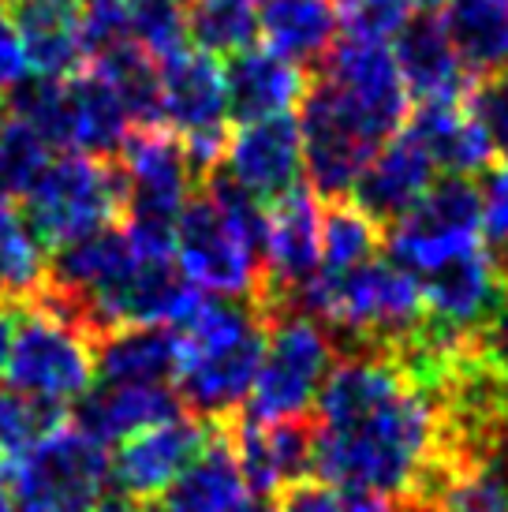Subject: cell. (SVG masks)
Here are the masks:
<instances>
[{
	"instance_id": "7c38bea8",
	"label": "cell",
	"mask_w": 508,
	"mask_h": 512,
	"mask_svg": "<svg viewBox=\"0 0 508 512\" xmlns=\"http://www.w3.org/2000/svg\"><path fill=\"white\" fill-rule=\"evenodd\" d=\"M419 285H423L426 322L452 337H479L508 311L505 270L486 240L419 277Z\"/></svg>"
},
{
	"instance_id": "4fadbf2b",
	"label": "cell",
	"mask_w": 508,
	"mask_h": 512,
	"mask_svg": "<svg viewBox=\"0 0 508 512\" xmlns=\"http://www.w3.org/2000/svg\"><path fill=\"white\" fill-rule=\"evenodd\" d=\"M210 438L213 427L195 419L191 412L176 415L169 423L139 430L127 441H120V449H116L113 483L124 490L127 498H135L139 505H150L180 479V471L206 449Z\"/></svg>"
},
{
	"instance_id": "ba28073f",
	"label": "cell",
	"mask_w": 508,
	"mask_h": 512,
	"mask_svg": "<svg viewBox=\"0 0 508 512\" xmlns=\"http://www.w3.org/2000/svg\"><path fill=\"white\" fill-rule=\"evenodd\" d=\"M94 374H98L94 344L86 341L83 333H75L71 326L34 311V307H19L12 356H8L12 389L68 412L94 385Z\"/></svg>"
},
{
	"instance_id": "b9f144b4",
	"label": "cell",
	"mask_w": 508,
	"mask_h": 512,
	"mask_svg": "<svg viewBox=\"0 0 508 512\" xmlns=\"http://www.w3.org/2000/svg\"><path fill=\"white\" fill-rule=\"evenodd\" d=\"M236 512H277V505H273L269 498H251L243 509H236Z\"/></svg>"
},
{
	"instance_id": "d4e9b609",
	"label": "cell",
	"mask_w": 508,
	"mask_h": 512,
	"mask_svg": "<svg viewBox=\"0 0 508 512\" xmlns=\"http://www.w3.org/2000/svg\"><path fill=\"white\" fill-rule=\"evenodd\" d=\"M408 128L423 139L434 165L445 176H471L494 169V146L486 131L475 124V116L464 109V101H426L415 105L408 116Z\"/></svg>"
},
{
	"instance_id": "7402d4cb",
	"label": "cell",
	"mask_w": 508,
	"mask_h": 512,
	"mask_svg": "<svg viewBox=\"0 0 508 512\" xmlns=\"http://www.w3.org/2000/svg\"><path fill=\"white\" fill-rule=\"evenodd\" d=\"M251 486L243 479L240 456L232 449L228 423L213 427L206 449L180 471V479L161 494L165 512H236L247 505Z\"/></svg>"
},
{
	"instance_id": "d6a6232c",
	"label": "cell",
	"mask_w": 508,
	"mask_h": 512,
	"mask_svg": "<svg viewBox=\"0 0 508 512\" xmlns=\"http://www.w3.org/2000/svg\"><path fill=\"white\" fill-rule=\"evenodd\" d=\"M464 109L486 131L494 154L508 161V64L486 68V72L471 79L464 94Z\"/></svg>"
},
{
	"instance_id": "cb8c5ba5",
	"label": "cell",
	"mask_w": 508,
	"mask_h": 512,
	"mask_svg": "<svg viewBox=\"0 0 508 512\" xmlns=\"http://www.w3.org/2000/svg\"><path fill=\"white\" fill-rule=\"evenodd\" d=\"M258 34L269 53L314 72L337 45V0H258Z\"/></svg>"
},
{
	"instance_id": "8d00e7d4",
	"label": "cell",
	"mask_w": 508,
	"mask_h": 512,
	"mask_svg": "<svg viewBox=\"0 0 508 512\" xmlns=\"http://www.w3.org/2000/svg\"><path fill=\"white\" fill-rule=\"evenodd\" d=\"M482 240L494 251L508 247V161L494 165L482 184Z\"/></svg>"
},
{
	"instance_id": "8992f818",
	"label": "cell",
	"mask_w": 508,
	"mask_h": 512,
	"mask_svg": "<svg viewBox=\"0 0 508 512\" xmlns=\"http://www.w3.org/2000/svg\"><path fill=\"white\" fill-rule=\"evenodd\" d=\"M482 243V187L471 176H441L389 232L385 255L415 277Z\"/></svg>"
},
{
	"instance_id": "1f68e13d",
	"label": "cell",
	"mask_w": 508,
	"mask_h": 512,
	"mask_svg": "<svg viewBox=\"0 0 508 512\" xmlns=\"http://www.w3.org/2000/svg\"><path fill=\"white\" fill-rule=\"evenodd\" d=\"M49 165V146L23 120H0V199H27Z\"/></svg>"
},
{
	"instance_id": "277c9868",
	"label": "cell",
	"mask_w": 508,
	"mask_h": 512,
	"mask_svg": "<svg viewBox=\"0 0 508 512\" xmlns=\"http://www.w3.org/2000/svg\"><path fill=\"white\" fill-rule=\"evenodd\" d=\"M124 214V172L116 161L64 154L49 161L23 199V225L30 236L57 251L68 243L113 228Z\"/></svg>"
},
{
	"instance_id": "8fae6325",
	"label": "cell",
	"mask_w": 508,
	"mask_h": 512,
	"mask_svg": "<svg viewBox=\"0 0 508 512\" xmlns=\"http://www.w3.org/2000/svg\"><path fill=\"white\" fill-rule=\"evenodd\" d=\"M314 72L337 86V94L352 105L378 143L393 139L408 124V86L389 42L337 38L329 57Z\"/></svg>"
},
{
	"instance_id": "30bf717a",
	"label": "cell",
	"mask_w": 508,
	"mask_h": 512,
	"mask_svg": "<svg viewBox=\"0 0 508 512\" xmlns=\"http://www.w3.org/2000/svg\"><path fill=\"white\" fill-rule=\"evenodd\" d=\"M176 262L187 281L202 292L236 299H258L262 292V258L228 225V217L206 187L187 199L184 214L176 221Z\"/></svg>"
},
{
	"instance_id": "5b68a950",
	"label": "cell",
	"mask_w": 508,
	"mask_h": 512,
	"mask_svg": "<svg viewBox=\"0 0 508 512\" xmlns=\"http://www.w3.org/2000/svg\"><path fill=\"white\" fill-rule=\"evenodd\" d=\"M337 359V344L318 318L303 311L273 314L266 356H262L243 415L254 423L311 419Z\"/></svg>"
},
{
	"instance_id": "f1b7e54d",
	"label": "cell",
	"mask_w": 508,
	"mask_h": 512,
	"mask_svg": "<svg viewBox=\"0 0 508 512\" xmlns=\"http://www.w3.org/2000/svg\"><path fill=\"white\" fill-rule=\"evenodd\" d=\"M385 255V232L352 199L322 202V270L325 277L367 266Z\"/></svg>"
},
{
	"instance_id": "83f0119b",
	"label": "cell",
	"mask_w": 508,
	"mask_h": 512,
	"mask_svg": "<svg viewBox=\"0 0 508 512\" xmlns=\"http://www.w3.org/2000/svg\"><path fill=\"white\" fill-rule=\"evenodd\" d=\"M94 72L116 90L135 128H161V68L135 42H124L90 60Z\"/></svg>"
},
{
	"instance_id": "d590c367",
	"label": "cell",
	"mask_w": 508,
	"mask_h": 512,
	"mask_svg": "<svg viewBox=\"0 0 508 512\" xmlns=\"http://www.w3.org/2000/svg\"><path fill=\"white\" fill-rule=\"evenodd\" d=\"M131 42L127 0H83V49L86 60Z\"/></svg>"
},
{
	"instance_id": "ac0fdd59",
	"label": "cell",
	"mask_w": 508,
	"mask_h": 512,
	"mask_svg": "<svg viewBox=\"0 0 508 512\" xmlns=\"http://www.w3.org/2000/svg\"><path fill=\"white\" fill-rule=\"evenodd\" d=\"M161 120L172 128V135H210L228 131V94H225V68L217 57L202 49H184L176 57L161 60Z\"/></svg>"
},
{
	"instance_id": "f35d334b",
	"label": "cell",
	"mask_w": 508,
	"mask_h": 512,
	"mask_svg": "<svg viewBox=\"0 0 508 512\" xmlns=\"http://www.w3.org/2000/svg\"><path fill=\"white\" fill-rule=\"evenodd\" d=\"M15 322H19V303H4V307H0V378L8 374V356H12Z\"/></svg>"
},
{
	"instance_id": "3957f363",
	"label": "cell",
	"mask_w": 508,
	"mask_h": 512,
	"mask_svg": "<svg viewBox=\"0 0 508 512\" xmlns=\"http://www.w3.org/2000/svg\"><path fill=\"white\" fill-rule=\"evenodd\" d=\"M127 240L142 255H176V221L191 199L195 169L180 135L135 128L120 150Z\"/></svg>"
},
{
	"instance_id": "2e32d148",
	"label": "cell",
	"mask_w": 508,
	"mask_h": 512,
	"mask_svg": "<svg viewBox=\"0 0 508 512\" xmlns=\"http://www.w3.org/2000/svg\"><path fill=\"white\" fill-rule=\"evenodd\" d=\"M232 449L240 456L243 479L254 498H281L288 486L311 479L314 419H288V423H254L236 415L228 423Z\"/></svg>"
},
{
	"instance_id": "7bdbcfd3",
	"label": "cell",
	"mask_w": 508,
	"mask_h": 512,
	"mask_svg": "<svg viewBox=\"0 0 508 512\" xmlns=\"http://www.w3.org/2000/svg\"><path fill=\"white\" fill-rule=\"evenodd\" d=\"M494 460L508 471V423H505V430H501V441H497V456H494Z\"/></svg>"
},
{
	"instance_id": "60d3db41",
	"label": "cell",
	"mask_w": 508,
	"mask_h": 512,
	"mask_svg": "<svg viewBox=\"0 0 508 512\" xmlns=\"http://www.w3.org/2000/svg\"><path fill=\"white\" fill-rule=\"evenodd\" d=\"M411 8H419V12L426 15H441L445 8H449V0H408Z\"/></svg>"
},
{
	"instance_id": "484cf974",
	"label": "cell",
	"mask_w": 508,
	"mask_h": 512,
	"mask_svg": "<svg viewBox=\"0 0 508 512\" xmlns=\"http://www.w3.org/2000/svg\"><path fill=\"white\" fill-rule=\"evenodd\" d=\"M68 86V154L116 161L127 135L135 131L124 101L98 72H75Z\"/></svg>"
},
{
	"instance_id": "9a60e30c",
	"label": "cell",
	"mask_w": 508,
	"mask_h": 512,
	"mask_svg": "<svg viewBox=\"0 0 508 512\" xmlns=\"http://www.w3.org/2000/svg\"><path fill=\"white\" fill-rule=\"evenodd\" d=\"M225 172L258 202H277L303 180V135L299 116H269L228 135Z\"/></svg>"
},
{
	"instance_id": "d6986e66",
	"label": "cell",
	"mask_w": 508,
	"mask_h": 512,
	"mask_svg": "<svg viewBox=\"0 0 508 512\" xmlns=\"http://www.w3.org/2000/svg\"><path fill=\"white\" fill-rule=\"evenodd\" d=\"M393 57L400 64L408 98H415V105L464 101L467 86L475 79V72L460 57V49L452 45L441 15L419 12L415 19H408L404 30L393 38Z\"/></svg>"
},
{
	"instance_id": "bcb514c9",
	"label": "cell",
	"mask_w": 508,
	"mask_h": 512,
	"mask_svg": "<svg viewBox=\"0 0 508 512\" xmlns=\"http://www.w3.org/2000/svg\"><path fill=\"white\" fill-rule=\"evenodd\" d=\"M0 116H4V98H0Z\"/></svg>"
},
{
	"instance_id": "ffe728a7",
	"label": "cell",
	"mask_w": 508,
	"mask_h": 512,
	"mask_svg": "<svg viewBox=\"0 0 508 512\" xmlns=\"http://www.w3.org/2000/svg\"><path fill=\"white\" fill-rule=\"evenodd\" d=\"M314 72L299 68L292 60H281L269 49H247L228 57L225 68V94H228V120L236 124H258L269 116L296 113Z\"/></svg>"
},
{
	"instance_id": "ab89813d",
	"label": "cell",
	"mask_w": 508,
	"mask_h": 512,
	"mask_svg": "<svg viewBox=\"0 0 508 512\" xmlns=\"http://www.w3.org/2000/svg\"><path fill=\"white\" fill-rule=\"evenodd\" d=\"M19 498H15V460L0 456V512H15Z\"/></svg>"
},
{
	"instance_id": "52a82bcc",
	"label": "cell",
	"mask_w": 508,
	"mask_h": 512,
	"mask_svg": "<svg viewBox=\"0 0 508 512\" xmlns=\"http://www.w3.org/2000/svg\"><path fill=\"white\" fill-rule=\"evenodd\" d=\"M299 135H303V172L311 180L318 202L352 199L355 180L363 176L370 157L378 154V139L355 109L337 94V86L314 72L311 90L299 105Z\"/></svg>"
},
{
	"instance_id": "ee69618b",
	"label": "cell",
	"mask_w": 508,
	"mask_h": 512,
	"mask_svg": "<svg viewBox=\"0 0 508 512\" xmlns=\"http://www.w3.org/2000/svg\"><path fill=\"white\" fill-rule=\"evenodd\" d=\"M139 512H165V509H157V505H142Z\"/></svg>"
},
{
	"instance_id": "74e56055",
	"label": "cell",
	"mask_w": 508,
	"mask_h": 512,
	"mask_svg": "<svg viewBox=\"0 0 508 512\" xmlns=\"http://www.w3.org/2000/svg\"><path fill=\"white\" fill-rule=\"evenodd\" d=\"M23 79H27V57H23L8 4L0 0V90H15Z\"/></svg>"
},
{
	"instance_id": "5bb4252c",
	"label": "cell",
	"mask_w": 508,
	"mask_h": 512,
	"mask_svg": "<svg viewBox=\"0 0 508 512\" xmlns=\"http://www.w3.org/2000/svg\"><path fill=\"white\" fill-rule=\"evenodd\" d=\"M434 176H438V165H434L430 150L404 124L370 157V165L352 187V202L381 232H389L434 187Z\"/></svg>"
},
{
	"instance_id": "7a4b0ae2",
	"label": "cell",
	"mask_w": 508,
	"mask_h": 512,
	"mask_svg": "<svg viewBox=\"0 0 508 512\" xmlns=\"http://www.w3.org/2000/svg\"><path fill=\"white\" fill-rule=\"evenodd\" d=\"M273 314L254 296H202L184 333L176 393L195 419L221 427L247 408Z\"/></svg>"
},
{
	"instance_id": "f546056e",
	"label": "cell",
	"mask_w": 508,
	"mask_h": 512,
	"mask_svg": "<svg viewBox=\"0 0 508 512\" xmlns=\"http://www.w3.org/2000/svg\"><path fill=\"white\" fill-rule=\"evenodd\" d=\"M187 30L191 42L210 57L247 53L258 38V0H191Z\"/></svg>"
},
{
	"instance_id": "6da1fadb",
	"label": "cell",
	"mask_w": 508,
	"mask_h": 512,
	"mask_svg": "<svg viewBox=\"0 0 508 512\" xmlns=\"http://www.w3.org/2000/svg\"><path fill=\"white\" fill-rule=\"evenodd\" d=\"M311 419V479L337 490L404 501L449 464L438 400L393 352H340Z\"/></svg>"
},
{
	"instance_id": "4dcf8cb0",
	"label": "cell",
	"mask_w": 508,
	"mask_h": 512,
	"mask_svg": "<svg viewBox=\"0 0 508 512\" xmlns=\"http://www.w3.org/2000/svg\"><path fill=\"white\" fill-rule=\"evenodd\" d=\"M131 42L161 64L187 49V0H127Z\"/></svg>"
},
{
	"instance_id": "9c48e42d",
	"label": "cell",
	"mask_w": 508,
	"mask_h": 512,
	"mask_svg": "<svg viewBox=\"0 0 508 512\" xmlns=\"http://www.w3.org/2000/svg\"><path fill=\"white\" fill-rule=\"evenodd\" d=\"M113 479L109 449L75 427L49 430L15 464L19 505L57 512H90Z\"/></svg>"
},
{
	"instance_id": "f6af8a7d",
	"label": "cell",
	"mask_w": 508,
	"mask_h": 512,
	"mask_svg": "<svg viewBox=\"0 0 508 512\" xmlns=\"http://www.w3.org/2000/svg\"><path fill=\"white\" fill-rule=\"evenodd\" d=\"M4 303H8V296H4V288H0V307H4Z\"/></svg>"
},
{
	"instance_id": "4316f807",
	"label": "cell",
	"mask_w": 508,
	"mask_h": 512,
	"mask_svg": "<svg viewBox=\"0 0 508 512\" xmlns=\"http://www.w3.org/2000/svg\"><path fill=\"white\" fill-rule=\"evenodd\" d=\"M441 23L475 75L508 64V0H449Z\"/></svg>"
},
{
	"instance_id": "e0dca14e",
	"label": "cell",
	"mask_w": 508,
	"mask_h": 512,
	"mask_svg": "<svg viewBox=\"0 0 508 512\" xmlns=\"http://www.w3.org/2000/svg\"><path fill=\"white\" fill-rule=\"evenodd\" d=\"M184 400L172 385H127V382H98L68 408L71 427L94 438L98 445H116L146 427L169 423L184 415Z\"/></svg>"
},
{
	"instance_id": "603a6c76",
	"label": "cell",
	"mask_w": 508,
	"mask_h": 512,
	"mask_svg": "<svg viewBox=\"0 0 508 512\" xmlns=\"http://www.w3.org/2000/svg\"><path fill=\"white\" fill-rule=\"evenodd\" d=\"M184 333L172 326H124L94 344L101 382L176 385Z\"/></svg>"
},
{
	"instance_id": "e575fe53",
	"label": "cell",
	"mask_w": 508,
	"mask_h": 512,
	"mask_svg": "<svg viewBox=\"0 0 508 512\" xmlns=\"http://www.w3.org/2000/svg\"><path fill=\"white\" fill-rule=\"evenodd\" d=\"M344 38L355 42H389L411 19L408 0H337Z\"/></svg>"
},
{
	"instance_id": "44dd1931",
	"label": "cell",
	"mask_w": 508,
	"mask_h": 512,
	"mask_svg": "<svg viewBox=\"0 0 508 512\" xmlns=\"http://www.w3.org/2000/svg\"><path fill=\"white\" fill-rule=\"evenodd\" d=\"M4 4L30 75L71 79L83 68V0H4Z\"/></svg>"
},
{
	"instance_id": "836d02e7",
	"label": "cell",
	"mask_w": 508,
	"mask_h": 512,
	"mask_svg": "<svg viewBox=\"0 0 508 512\" xmlns=\"http://www.w3.org/2000/svg\"><path fill=\"white\" fill-rule=\"evenodd\" d=\"M277 512H396V501L370 490H337L318 479H303L277 498Z\"/></svg>"
}]
</instances>
